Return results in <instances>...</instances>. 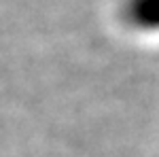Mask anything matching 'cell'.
<instances>
[{
	"mask_svg": "<svg viewBox=\"0 0 159 157\" xmlns=\"http://www.w3.org/2000/svg\"><path fill=\"white\" fill-rule=\"evenodd\" d=\"M125 24L140 32H159V0H125Z\"/></svg>",
	"mask_w": 159,
	"mask_h": 157,
	"instance_id": "obj_1",
	"label": "cell"
}]
</instances>
